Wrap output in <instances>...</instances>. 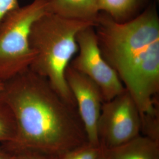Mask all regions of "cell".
<instances>
[{
    "instance_id": "obj_16",
    "label": "cell",
    "mask_w": 159,
    "mask_h": 159,
    "mask_svg": "<svg viewBox=\"0 0 159 159\" xmlns=\"http://www.w3.org/2000/svg\"><path fill=\"white\" fill-rule=\"evenodd\" d=\"M4 82L0 80V96L4 90Z\"/></svg>"
},
{
    "instance_id": "obj_15",
    "label": "cell",
    "mask_w": 159,
    "mask_h": 159,
    "mask_svg": "<svg viewBox=\"0 0 159 159\" xmlns=\"http://www.w3.org/2000/svg\"><path fill=\"white\" fill-rule=\"evenodd\" d=\"M16 152L11 150L5 144L0 143V159H14Z\"/></svg>"
},
{
    "instance_id": "obj_5",
    "label": "cell",
    "mask_w": 159,
    "mask_h": 159,
    "mask_svg": "<svg viewBox=\"0 0 159 159\" xmlns=\"http://www.w3.org/2000/svg\"><path fill=\"white\" fill-rule=\"evenodd\" d=\"M142 126L139 109L125 89L102 104L97 125L99 146L103 150L120 146L140 135Z\"/></svg>"
},
{
    "instance_id": "obj_10",
    "label": "cell",
    "mask_w": 159,
    "mask_h": 159,
    "mask_svg": "<svg viewBox=\"0 0 159 159\" xmlns=\"http://www.w3.org/2000/svg\"><path fill=\"white\" fill-rule=\"evenodd\" d=\"M148 0H98L100 12L107 14L114 21L125 23L138 16Z\"/></svg>"
},
{
    "instance_id": "obj_6",
    "label": "cell",
    "mask_w": 159,
    "mask_h": 159,
    "mask_svg": "<svg viewBox=\"0 0 159 159\" xmlns=\"http://www.w3.org/2000/svg\"><path fill=\"white\" fill-rule=\"evenodd\" d=\"M78 54L70 66L93 81L107 102L125 90L119 76L105 60L98 47L94 25L80 30L77 35Z\"/></svg>"
},
{
    "instance_id": "obj_4",
    "label": "cell",
    "mask_w": 159,
    "mask_h": 159,
    "mask_svg": "<svg viewBox=\"0 0 159 159\" xmlns=\"http://www.w3.org/2000/svg\"><path fill=\"white\" fill-rule=\"evenodd\" d=\"M48 0H33L11 12L0 25V80L5 81L30 67L34 58L29 37L34 22L47 13Z\"/></svg>"
},
{
    "instance_id": "obj_3",
    "label": "cell",
    "mask_w": 159,
    "mask_h": 159,
    "mask_svg": "<svg viewBox=\"0 0 159 159\" xmlns=\"http://www.w3.org/2000/svg\"><path fill=\"white\" fill-rule=\"evenodd\" d=\"M91 25H94L46 13L34 22L30 34L29 43L34 58L29 68L47 79L54 90L76 107L65 73L79 51L77 35Z\"/></svg>"
},
{
    "instance_id": "obj_9",
    "label": "cell",
    "mask_w": 159,
    "mask_h": 159,
    "mask_svg": "<svg viewBox=\"0 0 159 159\" xmlns=\"http://www.w3.org/2000/svg\"><path fill=\"white\" fill-rule=\"evenodd\" d=\"M102 151L107 159H159V140L140 134L117 147Z\"/></svg>"
},
{
    "instance_id": "obj_1",
    "label": "cell",
    "mask_w": 159,
    "mask_h": 159,
    "mask_svg": "<svg viewBox=\"0 0 159 159\" xmlns=\"http://www.w3.org/2000/svg\"><path fill=\"white\" fill-rule=\"evenodd\" d=\"M4 82L1 97L17 125L16 142L5 144L9 148L30 149L55 157L89 143L77 107L46 77L28 68Z\"/></svg>"
},
{
    "instance_id": "obj_11",
    "label": "cell",
    "mask_w": 159,
    "mask_h": 159,
    "mask_svg": "<svg viewBox=\"0 0 159 159\" xmlns=\"http://www.w3.org/2000/svg\"><path fill=\"white\" fill-rule=\"evenodd\" d=\"M17 136V125L14 115L0 96V143L11 145L16 142Z\"/></svg>"
},
{
    "instance_id": "obj_12",
    "label": "cell",
    "mask_w": 159,
    "mask_h": 159,
    "mask_svg": "<svg viewBox=\"0 0 159 159\" xmlns=\"http://www.w3.org/2000/svg\"><path fill=\"white\" fill-rule=\"evenodd\" d=\"M102 154L100 146L89 143L68 151L53 159H100Z\"/></svg>"
},
{
    "instance_id": "obj_14",
    "label": "cell",
    "mask_w": 159,
    "mask_h": 159,
    "mask_svg": "<svg viewBox=\"0 0 159 159\" xmlns=\"http://www.w3.org/2000/svg\"><path fill=\"white\" fill-rule=\"evenodd\" d=\"M19 7L18 0H0V25L11 12Z\"/></svg>"
},
{
    "instance_id": "obj_17",
    "label": "cell",
    "mask_w": 159,
    "mask_h": 159,
    "mask_svg": "<svg viewBox=\"0 0 159 159\" xmlns=\"http://www.w3.org/2000/svg\"><path fill=\"white\" fill-rule=\"evenodd\" d=\"M100 159H107L106 158V157L104 156V153H103V151H102V156H101V157H100Z\"/></svg>"
},
{
    "instance_id": "obj_7",
    "label": "cell",
    "mask_w": 159,
    "mask_h": 159,
    "mask_svg": "<svg viewBox=\"0 0 159 159\" xmlns=\"http://www.w3.org/2000/svg\"><path fill=\"white\" fill-rule=\"evenodd\" d=\"M65 76L76 102L88 142L92 145L100 146L97 125L104 102L102 91L93 81L70 65L66 70Z\"/></svg>"
},
{
    "instance_id": "obj_2",
    "label": "cell",
    "mask_w": 159,
    "mask_h": 159,
    "mask_svg": "<svg viewBox=\"0 0 159 159\" xmlns=\"http://www.w3.org/2000/svg\"><path fill=\"white\" fill-rule=\"evenodd\" d=\"M94 27L102 56L139 109L142 123L159 117V18L154 6L125 23L104 12Z\"/></svg>"
},
{
    "instance_id": "obj_13",
    "label": "cell",
    "mask_w": 159,
    "mask_h": 159,
    "mask_svg": "<svg viewBox=\"0 0 159 159\" xmlns=\"http://www.w3.org/2000/svg\"><path fill=\"white\" fill-rule=\"evenodd\" d=\"M16 152L14 159H53L54 157L30 149H20Z\"/></svg>"
},
{
    "instance_id": "obj_8",
    "label": "cell",
    "mask_w": 159,
    "mask_h": 159,
    "mask_svg": "<svg viewBox=\"0 0 159 159\" xmlns=\"http://www.w3.org/2000/svg\"><path fill=\"white\" fill-rule=\"evenodd\" d=\"M98 0H48L47 13L94 25L100 14Z\"/></svg>"
}]
</instances>
